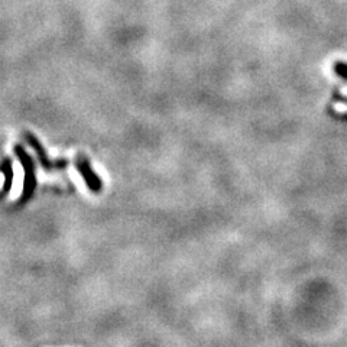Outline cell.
I'll return each mask as SVG.
<instances>
[{"label":"cell","instance_id":"obj_1","mask_svg":"<svg viewBox=\"0 0 347 347\" xmlns=\"http://www.w3.org/2000/svg\"><path fill=\"white\" fill-rule=\"evenodd\" d=\"M15 155L18 156V159L21 162L25 172V178H23V188L21 198H19V204H25L31 200V197L34 196L35 190H36V165H35L34 159L31 158V155L23 149L21 145H15Z\"/></svg>","mask_w":347,"mask_h":347},{"label":"cell","instance_id":"obj_4","mask_svg":"<svg viewBox=\"0 0 347 347\" xmlns=\"http://www.w3.org/2000/svg\"><path fill=\"white\" fill-rule=\"evenodd\" d=\"M0 171L5 175V184L3 188L0 190V198H5L6 194H9L13 184V165H12L11 158H5L3 162L0 163Z\"/></svg>","mask_w":347,"mask_h":347},{"label":"cell","instance_id":"obj_2","mask_svg":"<svg viewBox=\"0 0 347 347\" xmlns=\"http://www.w3.org/2000/svg\"><path fill=\"white\" fill-rule=\"evenodd\" d=\"M23 138L28 142V145L35 150V153H36V156H38V161L42 165L44 169H46V171H51V169H64V168L68 165V161H67V159H57V161L49 159V156H48L46 150L44 149L42 143H41V142L38 140V138H36L35 135H32L31 132H25V133H23Z\"/></svg>","mask_w":347,"mask_h":347},{"label":"cell","instance_id":"obj_3","mask_svg":"<svg viewBox=\"0 0 347 347\" xmlns=\"http://www.w3.org/2000/svg\"><path fill=\"white\" fill-rule=\"evenodd\" d=\"M74 163H75V168H77V171L81 175V178L84 180L85 185L89 187V190L93 191V193H100L102 188H103V184H102V180L99 178V175L93 169L89 158L78 153Z\"/></svg>","mask_w":347,"mask_h":347}]
</instances>
